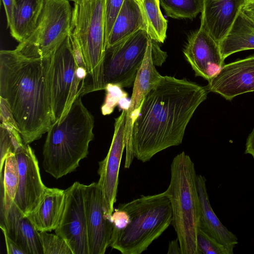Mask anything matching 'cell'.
I'll list each match as a JSON object with an SVG mask.
<instances>
[{
    "mask_svg": "<svg viewBox=\"0 0 254 254\" xmlns=\"http://www.w3.org/2000/svg\"><path fill=\"white\" fill-rule=\"evenodd\" d=\"M208 91L186 78L163 76L145 97L131 130L132 156L143 163L182 142L186 127Z\"/></svg>",
    "mask_w": 254,
    "mask_h": 254,
    "instance_id": "6da1fadb",
    "label": "cell"
},
{
    "mask_svg": "<svg viewBox=\"0 0 254 254\" xmlns=\"http://www.w3.org/2000/svg\"><path fill=\"white\" fill-rule=\"evenodd\" d=\"M53 53L43 58H32L16 49L0 52V97L7 103L26 144L41 138L53 124L51 74Z\"/></svg>",
    "mask_w": 254,
    "mask_h": 254,
    "instance_id": "7a4b0ae2",
    "label": "cell"
},
{
    "mask_svg": "<svg viewBox=\"0 0 254 254\" xmlns=\"http://www.w3.org/2000/svg\"><path fill=\"white\" fill-rule=\"evenodd\" d=\"M81 96L73 103L60 123L52 124L43 151V167L58 179L73 172L80 161L87 157L94 137V119L83 104Z\"/></svg>",
    "mask_w": 254,
    "mask_h": 254,
    "instance_id": "3957f363",
    "label": "cell"
},
{
    "mask_svg": "<svg viewBox=\"0 0 254 254\" xmlns=\"http://www.w3.org/2000/svg\"><path fill=\"white\" fill-rule=\"evenodd\" d=\"M129 221L123 229L112 230L110 246L122 254H140L172 224V209L166 191L144 195L120 204Z\"/></svg>",
    "mask_w": 254,
    "mask_h": 254,
    "instance_id": "277c9868",
    "label": "cell"
},
{
    "mask_svg": "<svg viewBox=\"0 0 254 254\" xmlns=\"http://www.w3.org/2000/svg\"><path fill=\"white\" fill-rule=\"evenodd\" d=\"M171 179L166 190L173 213L172 224L182 254H200L196 236L200 203L194 164L185 152L177 155L171 164Z\"/></svg>",
    "mask_w": 254,
    "mask_h": 254,
    "instance_id": "5b68a950",
    "label": "cell"
},
{
    "mask_svg": "<svg viewBox=\"0 0 254 254\" xmlns=\"http://www.w3.org/2000/svg\"><path fill=\"white\" fill-rule=\"evenodd\" d=\"M70 33L79 46L87 69L80 95L105 90L103 69L106 46L105 0L74 2Z\"/></svg>",
    "mask_w": 254,
    "mask_h": 254,
    "instance_id": "8992f818",
    "label": "cell"
},
{
    "mask_svg": "<svg viewBox=\"0 0 254 254\" xmlns=\"http://www.w3.org/2000/svg\"><path fill=\"white\" fill-rule=\"evenodd\" d=\"M72 12L68 0H44L36 27L15 49L32 58L52 54L70 33Z\"/></svg>",
    "mask_w": 254,
    "mask_h": 254,
    "instance_id": "52a82bcc",
    "label": "cell"
},
{
    "mask_svg": "<svg viewBox=\"0 0 254 254\" xmlns=\"http://www.w3.org/2000/svg\"><path fill=\"white\" fill-rule=\"evenodd\" d=\"M78 65L69 35L53 54L51 74V99L53 123L61 122L78 96L83 83L77 73Z\"/></svg>",
    "mask_w": 254,
    "mask_h": 254,
    "instance_id": "ba28073f",
    "label": "cell"
},
{
    "mask_svg": "<svg viewBox=\"0 0 254 254\" xmlns=\"http://www.w3.org/2000/svg\"><path fill=\"white\" fill-rule=\"evenodd\" d=\"M149 37L140 29L112 46L106 48L103 80L122 88L133 85L146 54Z\"/></svg>",
    "mask_w": 254,
    "mask_h": 254,
    "instance_id": "9c48e42d",
    "label": "cell"
},
{
    "mask_svg": "<svg viewBox=\"0 0 254 254\" xmlns=\"http://www.w3.org/2000/svg\"><path fill=\"white\" fill-rule=\"evenodd\" d=\"M85 185L74 182L65 190V200L56 234L64 239L73 254H89L85 204Z\"/></svg>",
    "mask_w": 254,
    "mask_h": 254,
    "instance_id": "30bf717a",
    "label": "cell"
},
{
    "mask_svg": "<svg viewBox=\"0 0 254 254\" xmlns=\"http://www.w3.org/2000/svg\"><path fill=\"white\" fill-rule=\"evenodd\" d=\"M127 110L115 119L114 133L106 157L99 162L97 182L102 195L105 214L111 216L114 210L119 183V174L123 153L126 147L125 124Z\"/></svg>",
    "mask_w": 254,
    "mask_h": 254,
    "instance_id": "8fae6325",
    "label": "cell"
},
{
    "mask_svg": "<svg viewBox=\"0 0 254 254\" xmlns=\"http://www.w3.org/2000/svg\"><path fill=\"white\" fill-rule=\"evenodd\" d=\"M162 76L155 67L152 52V39L149 37L144 59L135 78L129 106L126 112V157L124 166L126 169L129 168L134 158L131 150V134L133 124L139 114L145 97L158 84Z\"/></svg>",
    "mask_w": 254,
    "mask_h": 254,
    "instance_id": "7c38bea8",
    "label": "cell"
},
{
    "mask_svg": "<svg viewBox=\"0 0 254 254\" xmlns=\"http://www.w3.org/2000/svg\"><path fill=\"white\" fill-rule=\"evenodd\" d=\"M19 180L14 202L25 214L36 207L46 187L41 180L37 158L28 144L23 143L15 150Z\"/></svg>",
    "mask_w": 254,
    "mask_h": 254,
    "instance_id": "4fadbf2b",
    "label": "cell"
},
{
    "mask_svg": "<svg viewBox=\"0 0 254 254\" xmlns=\"http://www.w3.org/2000/svg\"><path fill=\"white\" fill-rule=\"evenodd\" d=\"M208 92L231 101L241 94L254 91V55L224 65L208 81Z\"/></svg>",
    "mask_w": 254,
    "mask_h": 254,
    "instance_id": "5bb4252c",
    "label": "cell"
},
{
    "mask_svg": "<svg viewBox=\"0 0 254 254\" xmlns=\"http://www.w3.org/2000/svg\"><path fill=\"white\" fill-rule=\"evenodd\" d=\"M85 204L89 254H104L110 246L113 224L105 214L97 182L85 185Z\"/></svg>",
    "mask_w": 254,
    "mask_h": 254,
    "instance_id": "9a60e30c",
    "label": "cell"
},
{
    "mask_svg": "<svg viewBox=\"0 0 254 254\" xmlns=\"http://www.w3.org/2000/svg\"><path fill=\"white\" fill-rule=\"evenodd\" d=\"M183 53L195 75L207 81L224 64L219 44L200 28L190 35Z\"/></svg>",
    "mask_w": 254,
    "mask_h": 254,
    "instance_id": "2e32d148",
    "label": "cell"
},
{
    "mask_svg": "<svg viewBox=\"0 0 254 254\" xmlns=\"http://www.w3.org/2000/svg\"><path fill=\"white\" fill-rule=\"evenodd\" d=\"M247 0H202L200 28L218 44L232 27Z\"/></svg>",
    "mask_w": 254,
    "mask_h": 254,
    "instance_id": "e0dca14e",
    "label": "cell"
},
{
    "mask_svg": "<svg viewBox=\"0 0 254 254\" xmlns=\"http://www.w3.org/2000/svg\"><path fill=\"white\" fill-rule=\"evenodd\" d=\"M0 227L27 254H43L39 231L14 202L0 213Z\"/></svg>",
    "mask_w": 254,
    "mask_h": 254,
    "instance_id": "ac0fdd59",
    "label": "cell"
},
{
    "mask_svg": "<svg viewBox=\"0 0 254 254\" xmlns=\"http://www.w3.org/2000/svg\"><path fill=\"white\" fill-rule=\"evenodd\" d=\"M206 180L201 175H197L196 184L200 203L198 228L223 245L230 254L238 244V238L221 222L210 203L206 186Z\"/></svg>",
    "mask_w": 254,
    "mask_h": 254,
    "instance_id": "d6986e66",
    "label": "cell"
},
{
    "mask_svg": "<svg viewBox=\"0 0 254 254\" xmlns=\"http://www.w3.org/2000/svg\"><path fill=\"white\" fill-rule=\"evenodd\" d=\"M65 200V190L46 187L36 207L25 215L39 232H51L59 225Z\"/></svg>",
    "mask_w": 254,
    "mask_h": 254,
    "instance_id": "ffe728a7",
    "label": "cell"
},
{
    "mask_svg": "<svg viewBox=\"0 0 254 254\" xmlns=\"http://www.w3.org/2000/svg\"><path fill=\"white\" fill-rule=\"evenodd\" d=\"M140 29L146 30V24L139 0H124L107 38L106 48Z\"/></svg>",
    "mask_w": 254,
    "mask_h": 254,
    "instance_id": "44dd1931",
    "label": "cell"
},
{
    "mask_svg": "<svg viewBox=\"0 0 254 254\" xmlns=\"http://www.w3.org/2000/svg\"><path fill=\"white\" fill-rule=\"evenodd\" d=\"M219 45L224 60L237 52L254 50V20L241 9L229 33Z\"/></svg>",
    "mask_w": 254,
    "mask_h": 254,
    "instance_id": "7402d4cb",
    "label": "cell"
},
{
    "mask_svg": "<svg viewBox=\"0 0 254 254\" xmlns=\"http://www.w3.org/2000/svg\"><path fill=\"white\" fill-rule=\"evenodd\" d=\"M44 0H15L12 22L9 27L11 36L19 43L27 38L37 25Z\"/></svg>",
    "mask_w": 254,
    "mask_h": 254,
    "instance_id": "603a6c76",
    "label": "cell"
},
{
    "mask_svg": "<svg viewBox=\"0 0 254 254\" xmlns=\"http://www.w3.org/2000/svg\"><path fill=\"white\" fill-rule=\"evenodd\" d=\"M19 180L18 162L15 153H9L0 172V213L7 210L14 202Z\"/></svg>",
    "mask_w": 254,
    "mask_h": 254,
    "instance_id": "cb8c5ba5",
    "label": "cell"
},
{
    "mask_svg": "<svg viewBox=\"0 0 254 254\" xmlns=\"http://www.w3.org/2000/svg\"><path fill=\"white\" fill-rule=\"evenodd\" d=\"M144 13L149 37L157 43H163L166 38L167 21L160 7L159 0H139Z\"/></svg>",
    "mask_w": 254,
    "mask_h": 254,
    "instance_id": "d4e9b609",
    "label": "cell"
},
{
    "mask_svg": "<svg viewBox=\"0 0 254 254\" xmlns=\"http://www.w3.org/2000/svg\"><path fill=\"white\" fill-rule=\"evenodd\" d=\"M167 15L175 19L195 18L201 12L202 0H159Z\"/></svg>",
    "mask_w": 254,
    "mask_h": 254,
    "instance_id": "484cf974",
    "label": "cell"
},
{
    "mask_svg": "<svg viewBox=\"0 0 254 254\" xmlns=\"http://www.w3.org/2000/svg\"><path fill=\"white\" fill-rule=\"evenodd\" d=\"M48 232H39L43 254H73L64 239L56 233L54 234Z\"/></svg>",
    "mask_w": 254,
    "mask_h": 254,
    "instance_id": "4316f807",
    "label": "cell"
},
{
    "mask_svg": "<svg viewBox=\"0 0 254 254\" xmlns=\"http://www.w3.org/2000/svg\"><path fill=\"white\" fill-rule=\"evenodd\" d=\"M196 244L200 254H230L223 245L199 228Z\"/></svg>",
    "mask_w": 254,
    "mask_h": 254,
    "instance_id": "83f0119b",
    "label": "cell"
},
{
    "mask_svg": "<svg viewBox=\"0 0 254 254\" xmlns=\"http://www.w3.org/2000/svg\"><path fill=\"white\" fill-rule=\"evenodd\" d=\"M106 97L104 102L101 107V112L103 115L111 114L115 107L119 105L122 99L127 97V94L122 87L112 84H108L105 89Z\"/></svg>",
    "mask_w": 254,
    "mask_h": 254,
    "instance_id": "f1b7e54d",
    "label": "cell"
},
{
    "mask_svg": "<svg viewBox=\"0 0 254 254\" xmlns=\"http://www.w3.org/2000/svg\"><path fill=\"white\" fill-rule=\"evenodd\" d=\"M124 0H105L106 39L110 34Z\"/></svg>",
    "mask_w": 254,
    "mask_h": 254,
    "instance_id": "f546056e",
    "label": "cell"
},
{
    "mask_svg": "<svg viewBox=\"0 0 254 254\" xmlns=\"http://www.w3.org/2000/svg\"><path fill=\"white\" fill-rule=\"evenodd\" d=\"M1 229L4 237L7 254H27L25 251L9 237L4 229Z\"/></svg>",
    "mask_w": 254,
    "mask_h": 254,
    "instance_id": "4dcf8cb0",
    "label": "cell"
},
{
    "mask_svg": "<svg viewBox=\"0 0 254 254\" xmlns=\"http://www.w3.org/2000/svg\"><path fill=\"white\" fill-rule=\"evenodd\" d=\"M5 11L7 27L11 25L15 7V0H1Z\"/></svg>",
    "mask_w": 254,
    "mask_h": 254,
    "instance_id": "1f68e13d",
    "label": "cell"
},
{
    "mask_svg": "<svg viewBox=\"0 0 254 254\" xmlns=\"http://www.w3.org/2000/svg\"><path fill=\"white\" fill-rule=\"evenodd\" d=\"M245 153L251 155L254 158V127L247 137Z\"/></svg>",
    "mask_w": 254,
    "mask_h": 254,
    "instance_id": "d6a6232c",
    "label": "cell"
},
{
    "mask_svg": "<svg viewBox=\"0 0 254 254\" xmlns=\"http://www.w3.org/2000/svg\"><path fill=\"white\" fill-rule=\"evenodd\" d=\"M242 10L249 17L254 20V0H247L242 8Z\"/></svg>",
    "mask_w": 254,
    "mask_h": 254,
    "instance_id": "836d02e7",
    "label": "cell"
},
{
    "mask_svg": "<svg viewBox=\"0 0 254 254\" xmlns=\"http://www.w3.org/2000/svg\"><path fill=\"white\" fill-rule=\"evenodd\" d=\"M167 254H182L181 248L177 238L169 242Z\"/></svg>",
    "mask_w": 254,
    "mask_h": 254,
    "instance_id": "e575fe53",
    "label": "cell"
},
{
    "mask_svg": "<svg viewBox=\"0 0 254 254\" xmlns=\"http://www.w3.org/2000/svg\"><path fill=\"white\" fill-rule=\"evenodd\" d=\"M70 0L73 1L74 2H76V1H78L79 0Z\"/></svg>",
    "mask_w": 254,
    "mask_h": 254,
    "instance_id": "d590c367",
    "label": "cell"
}]
</instances>
